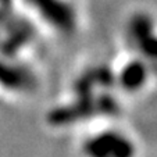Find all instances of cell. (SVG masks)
Returning <instances> with one entry per match:
<instances>
[{
  "instance_id": "6",
  "label": "cell",
  "mask_w": 157,
  "mask_h": 157,
  "mask_svg": "<svg viewBox=\"0 0 157 157\" xmlns=\"http://www.w3.org/2000/svg\"><path fill=\"white\" fill-rule=\"evenodd\" d=\"M113 74L122 96H136L149 88L157 71L147 61L128 53L118 65L113 67Z\"/></svg>"
},
{
  "instance_id": "2",
  "label": "cell",
  "mask_w": 157,
  "mask_h": 157,
  "mask_svg": "<svg viewBox=\"0 0 157 157\" xmlns=\"http://www.w3.org/2000/svg\"><path fill=\"white\" fill-rule=\"evenodd\" d=\"M81 157H139V143L125 128L106 121L90 127L79 142Z\"/></svg>"
},
{
  "instance_id": "3",
  "label": "cell",
  "mask_w": 157,
  "mask_h": 157,
  "mask_svg": "<svg viewBox=\"0 0 157 157\" xmlns=\"http://www.w3.org/2000/svg\"><path fill=\"white\" fill-rule=\"evenodd\" d=\"M125 50L153 65L157 71V17L145 9H135L122 24Z\"/></svg>"
},
{
  "instance_id": "1",
  "label": "cell",
  "mask_w": 157,
  "mask_h": 157,
  "mask_svg": "<svg viewBox=\"0 0 157 157\" xmlns=\"http://www.w3.org/2000/svg\"><path fill=\"white\" fill-rule=\"evenodd\" d=\"M121 96L113 67L106 64L86 67L72 79L67 99L48 113V122L56 128H68L113 121L121 113Z\"/></svg>"
},
{
  "instance_id": "5",
  "label": "cell",
  "mask_w": 157,
  "mask_h": 157,
  "mask_svg": "<svg viewBox=\"0 0 157 157\" xmlns=\"http://www.w3.org/2000/svg\"><path fill=\"white\" fill-rule=\"evenodd\" d=\"M38 74L27 60L0 54V95L27 98L38 89Z\"/></svg>"
},
{
  "instance_id": "4",
  "label": "cell",
  "mask_w": 157,
  "mask_h": 157,
  "mask_svg": "<svg viewBox=\"0 0 157 157\" xmlns=\"http://www.w3.org/2000/svg\"><path fill=\"white\" fill-rule=\"evenodd\" d=\"M42 25L61 36H72L81 27V0H27Z\"/></svg>"
}]
</instances>
